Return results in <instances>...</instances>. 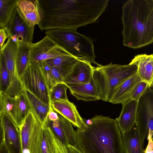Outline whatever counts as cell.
<instances>
[{
	"label": "cell",
	"instance_id": "6da1fadb",
	"mask_svg": "<svg viewBox=\"0 0 153 153\" xmlns=\"http://www.w3.org/2000/svg\"><path fill=\"white\" fill-rule=\"evenodd\" d=\"M44 17L38 25L41 30H76L95 23L104 12L108 0H39Z\"/></svg>",
	"mask_w": 153,
	"mask_h": 153
},
{
	"label": "cell",
	"instance_id": "7a4b0ae2",
	"mask_svg": "<svg viewBox=\"0 0 153 153\" xmlns=\"http://www.w3.org/2000/svg\"><path fill=\"white\" fill-rule=\"evenodd\" d=\"M83 120L86 125L76 131V147L83 153H125L116 119L96 115Z\"/></svg>",
	"mask_w": 153,
	"mask_h": 153
},
{
	"label": "cell",
	"instance_id": "3957f363",
	"mask_svg": "<svg viewBox=\"0 0 153 153\" xmlns=\"http://www.w3.org/2000/svg\"><path fill=\"white\" fill-rule=\"evenodd\" d=\"M123 45L133 49L153 43V0H129L122 7Z\"/></svg>",
	"mask_w": 153,
	"mask_h": 153
},
{
	"label": "cell",
	"instance_id": "277c9868",
	"mask_svg": "<svg viewBox=\"0 0 153 153\" xmlns=\"http://www.w3.org/2000/svg\"><path fill=\"white\" fill-rule=\"evenodd\" d=\"M48 36L72 56L94 64L101 65L95 61L93 41L90 38L78 33L76 30L54 29L45 30Z\"/></svg>",
	"mask_w": 153,
	"mask_h": 153
},
{
	"label": "cell",
	"instance_id": "5b68a950",
	"mask_svg": "<svg viewBox=\"0 0 153 153\" xmlns=\"http://www.w3.org/2000/svg\"><path fill=\"white\" fill-rule=\"evenodd\" d=\"M135 65L113 64L94 67L93 77L97 87L100 100L108 102L114 89L137 73Z\"/></svg>",
	"mask_w": 153,
	"mask_h": 153
},
{
	"label": "cell",
	"instance_id": "8992f818",
	"mask_svg": "<svg viewBox=\"0 0 153 153\" xmlns=\"http://www.w3.org/2000/svg\"><path fill=\"white\" fill-rule=\"evenodd\" d=\"M21 153H42V144L45 126L30 110L19 127Z\"/></svg>",
	"mask_w": 153,
	"mask_h": 153
},
{
	"label": "cell",
	"instance_id": "52a82bcc",
	"mask_svg": "<svg viewBox=\"0 0 153 153\" xmlns=\"http://www.w3.org/2000/svg\"><path fill=\"white\" fill-rule=\"evenodd\" d=\"M20 78L25 88L51 106L50 91L40 69L30 65Z\"/></svg>",
	"mask_w": 153,
	"mask_h": 153
},
{
	"label": "cell",
	"instance_id": "ba28073f",
	"mask_svg": "<svg viewBox=\"0 0 153 153\" xmlns=\"http://www.w3.org/2000/svg\"><path fill=\"white\" fill-rule=\"evenodd\" d=\"M136 124L142 141L153 138V88L150 87L138 101Z\"/></svg>",
	"mask_w": 153,
	"mask_h": 153
},
{
	"label": "cell",
	"instance_id": "9c48e42d",
	"mask_svg": "<svg viewBox=\"0 0 153 153\" xmlns=\"http://www.w3.org/2000/svg\"><path fill=\"white\" fill-rule=\"evenodd\" d=\"M30 45V65L39 68L45 61L57 56L71 55L47 35Z\"/></svg>",
	"mask_w": 153,
	"mask_h": 153
},
{
	"label": "cell",
	"instance_id": "30bf717a",
	"mask_svg": "<svg viewBox=\"0 0 153 153\" xmlns=\"http://www.w3.org/2000/svg\"><path fill=\"white\" fill-rule=\"evenodd\" d=\"M1 143L9 153H21L20 135L18 127L6 113L0 114Z\"/></svg>",
	"mask_w": 153,
	"mask_h": 153
},
{
	"label": "cell",
	"instance_id": "8fae6325",
	"mask_svg": "<svg viewBox=\"0 0 153 153\" xmlns=\"http://www.w3.org/2000/svg\"><path fill=\"white\" fill-rule=\"evenodd\" d=\"M17 49L16 44L10 38H8L0 50V53L4 57L10 76V84L8 90L13 94L20 93L23 88L17 73L16 58Z\"/></svg>",
	"mask_w": 153,
	"mask_h": 153
},
{
	"label": "cell",
	"instance_id": "7c38bea8",
	"mask_svg": "<svg viewBox=\"0 0 153 153\" xmlns=\"http://www.w3.org/2000/svg\"><path fill=\"white\" fill-rule=\"evenodd\" d=\"M4 29L8 36L17 47L32 43L34 27L28 26L15 9L12 18Z\"/></svg>",
	"mask_w": 153,
	"mask_h": 153
},
{
	"label": "cell",
	"instance_id": "4fadbf2b",
	"mask_svg": "<svg viewBox=\"0 0 153 153\" xmlns=\"http://www.w3.org/2000/svg\"><path fill=\"white\" fill-rule=\"evenodd\" d=\"M17 12L29 27L38 25L44 17V13L39 0H18Z\"/></svg>",
	"mask_w": 153,
	"mask_h": 153
},
{
	"label": "cell",
	"instance_id": "5bb4252c",
	"mask_svg": "<svg viewBox=\"0 0 153 153\" xmlns=\"http://www.w3.org/2000/svg\"><path fill=\"white\" fill-rule=\"evenodd\" d=\"M94 67L89 62L79 59L63 82L68 88L89 83L93 77Z\"/></svg>",
	"mask_w": 153,
	"mask_h": 153
},
{
	"label": "cell",
	"instance_id": "9a60e30c",
	"mask_svg": "<svg viewBox=\"0 0 153 153\" xmlns=\"http://www.w3.org/2000/svg\"><path fill=\"white\" fill-rule=\"evenodd\" d=\"M138 104L130 99L122 104L120 114L116 119L121 134L129 131L136 123Z\"/></svg>",
	"mask_w": 153,
	"mask_h": 153
},
{
	"label": "cell",
	"instance_id": "2e32d148",
	"mask_svg": "<svg viewBox=\"0 0 153 153\" xmlns=\"http://www.w3.org/2000/svg\"><path fill=\"white\" fill-rule=\"evenodd\" d=\"M51 106L54 111L77 128H80L86 125L74 104L69 100L53 102L51 103Z\"/></svg>",
	"mask_w": 153,
	"mask_h": 153
},
{
	"label": "cell",
	"instance_id": "e0dca14e",
	"mask_svg": "<svg viewBox=\"0 0 153 153\" xmlns=\"http://www.w3.org/2000/svg\"><path fill=\"white\" fill-rule=\"evenodd\" d=\"M141 81L138 74L136 73L114 89L108 102L114 104H123L131 98L134 88Z\"/></svg>",
	"mask_w": 153,
	"mask_h": 153
},
{
	"label": "cell",
	"instance_id": "ac0fdd59",
	"mask_svg": "<svg viewBox=\"0 0 153 153\" xmlns=\"http://www.w3.org/2000/svg\"><path fill=\"white\" fill-rule=\"evenodd\" d=\"M74 67H51L45 61L39 68L50 91L55 85L63 82L64 79L71 72Z\"/></svg>",
	"mask_w": 153,
	"mask_h": 153
},
{
	"label": "cell",
	"instance_id": "d6986e66",
	"mask_svg": "<svg viewBox=\"0 0 153 153\" xmlns=\"http://www.w3.org/2000/svg\"><path fill=\"white\" fill-rule=\"evenodd\" d=\"M129 63L137 66V73L142 81L150 85L153 81V54L137 55Z\"/></svg>",
	"mask_w": 153,
	"mask_h": 153
},
{
	"label": "cell",
	"instance_id": "ffe728a7",
	"mask_svg": "<svg viewBox=\"0 0 153 153\" xmlns=\"http://www.w3.org/2000/svg\"><path fill=\"white\" fill-rule=\"evenodd\" d=\"M125 153H144L143 143L136 123L128 131L122 134Z\"/></svg>",
	"mask_w": 153,
	"mask_h": 153
},
{
	"label": "cell",
	"instance_id": "44dd1931",
	"mask_svg": "<svg viewBox=\"0 0 153 153\" xmlns=\"http://www.w3.org/2000/svg\"><path fill=\"white\" fill-rule=\"evenodd\" d=\"M71 94L77 100L91 101L100 100L97 87L93 77L87 84L68 88Z\"/></svg>",
	"mask_w": 153,
	"mask_h": 153
},
{
	"label": "cell",
	"instance_id": "7402d4cb",
	"mask_svg": "<svg viewBox=\"0 0 153 153\" xmlns=\"http://www.w3.org/2000/svg\"><path fill=\"white\" fill-rule=\"evenodd\" d=\"M23 92L27 98L31 111L45 126L48 121V114L52 107L45 104L24 88Z\"/></svg>",
	"mask_w": 153,
	"mask_h": 153
},
{
	"label": "cell",
	"instance_id": "603a6c76",
	"mask_svg": "<svg viewBox=\"0 0 153 153\" xmlns=\"http://www.w3.org/2000/svg\"><path fill=\"white\" fill-rule=\"evenodd\" d=\"M18 0H0V27L4 28L11 21Z\"/></svg>",
	"mask_w": 153,
	"mask_h": 153
},
{
	"label": "cell",
	"instance_id": "cb8c5ba5",
	"mask_svg": "<svg viewBox=\"0 0 153 153\" xmlns=\"http://www.w3.org/2000/svg\"><path fill=\"white\" fill-rule=\"evenodd\" d=\"M30 51L29 45H25L18 47L16 66L18 75L19 78L30 65Z\"/></svg>",
	"mask_w": 153,
	"mask_h": 153
},
{
	"label": "cell",
	"instance_id": "d4e9b609",
	"mask_svg": "<svg viewBox=\"0 0 153 153\" xmlns=\"http://www.w3.org/2000/svg\"><path fill=\"white\" fill-rule=\"evenodd\" d=\"M2 113L8 114L16 123V99L0 91V114Z\"/></svg>",
	"mask_w": 153,
	"mask_h": 153
},
{
	"label": "cell",
	"instance_id": "484cf974",
	"mask_svg": "<svg viewBox=\"0 0 153 153\" xmlns=\"http://www.w3.org/2000/svg\"><path fill=\"white\" fill-rule=\"evenodd\" d=\"M30 110L28 101L23 91L16 99V123L18 127L23 123Z\"/></svg>",
	"mask_w": 153,
	"mask_h": 153
},
{
	"label": "cell",
	"instance_id": "4316f807",
	"mask_svg": "<svg viewBox=\"0 0 153 153\" xmlns=\"http://www.w3.org/2000/svg\"><path fill=\"white\" fill-rule=\"evenodd\" d=\"M79 59L71 55L62 56L45 60L51 67H73Z\"/></svg>",
	"mask_w": 153,
	"mask_h": 153
},
{
	"label": "cell",
	"instance_id": "83f0119b",
	"mask_svg": "<svg viewBox=\"0 0 153 153\" xmlns=\"http://www.w3.org/2000/svg\"><path fill=\"white\" fill-rule=\"evenodd\" d=\"M46 125L48 126L51 128L57 139L63 145L67 147L69 144L68 140L59 119L54 121H51L48 120Z\"/></svg>",
	"mask_w": 153,
	"mask_h": 153
},
{
	"label": "cell",
	"instance_id": "f1b7e54d",
	"mask_svg": "<svg viewBox=\"0 0 153 153\" xmlns=\"http://www.w3.org/2000/svg\"><path fill=\"white\" fill-rule=\"evenodd\" d=\"M0 60V91L6 93L10 85V80L5 59L1 53Z\"/></svg>",
	"mask_w": 153,
	"mask_h": 153
},
{
	"label": "cell",
	"instance_id": "f546056e",
	"mask_svg": "<svg viewBox=\"0 0 153 153\" xmlns=\"http://www.w3.org/2000/svg\"><path fill=\"white\" fill-rule=\"evenodd\" d=\"M59 120L61 123L65 132L68 140L69 144L76 147L77 138L76 131L73 127V125L67 120L58 113Z\"/></svg>",
	"mask_w": 153,
	"mask_h": 153
},
{
	"label": "cell",
	"instance_id": "4dcf8cb0",
	"mask_svg": "<svg viewBox=\"0 0 153 153\" xmlns=\"http://www.w3.org/2000/svg\"><path fill=\"white\" fill-rule=\"evenodd\" d=\"M68 88V87L63 82L54 86L50 91L51 103L57 101L68 100L66 93Z\"/></svg>",
	"mask_w": 153,
	"mask_h": 153
},
{
	"label": "cell",
	"instance_id": "1f68e13d",
	"mask_svg": "<svg viewBox=\"0 0 153 153\" xmlns=\"http://www.w3.org/2000/svg\"><path fill=\"white\" fill-rule=\"evenodd\" d=\"M150 87V85L147 82L141 81L134 88L130 99L138 102L141 97Z\"/></svg>",
	"mask_w": 153,
	"mask_h": 153
},
{
	"label": "cell",
	"instance_id": "d6a6232c",
	"mask_svg": "<svg viewBox=\"0 0 153 153\" xmlns=\"http://www.w3.org/2000/svg\"><path fill=\"white\" fill-rule=\"evenodd\" d=\"M8 36L5 29L2 28H0V50L4 45V42Z\"/></svg>",
	"mask_w": 153,
	"mask_h": 153
},
{
	"label": "cell",
	"instance_id": "836d02e7",
	"mask_svg": "<svg viewBox=\"0 0 153 153\" xmlns=\"http://www.w3.org/2000/svg\"><path fill=\"white\" fill-rule=\"evenodd\" d=\"M48 119L51 121H56L59 119L58 113L54 111L52 107L48 114Z\"/></svg>",
	"mask_w": 153,
	"mask_h": 153
},
{
	"label": "cell",
	"instance_id": "e575fe53",
	"mask_svg": "<svg viewBox=\"0 0 153 153\" xmlns=\"http://www.w3.org/2000/svg\"><path fill=\"white\" fill-rule=\"evenodd\" d=\"M54 149L53 153H63L60 147L59 140L55 135L54 137Z\"/></svg>",
	"mask_w": 153,
	"mask_h": 153
},
{
	"label": "cell",
	"instance_id": "d590c367",
	"mask_svg": "<svg viewBox=\"0 0 153 153\" xmlns=\"http://www.w3.org/2000/svg\"><path fill=\"white\" fill-rule=\"evenodd\" d=\"M148 143L146 148L144 150V153H153V138H150L148 140Z\"/></svg>",
	"mask_w": 153,
	"mask_h": 153
},
{
	"label": "cell",
	"instance_id": "8d00e7d4",
	"mask_svg": "<svg viewBox=\"0 0 153 153\" xmlns=\"http://www.w3.org/2000/svg\"><path fill=\"white\" fill-rule=\"evenodd\" d=\"M67 147L73 153H83L76 147L71 146L70 144H69Z\"/></svg>",
	"mask_w": 153,
	"mask_h": 153
},
{
	"label": "cell",
	"instance_id": "74e56055",
	"mask_svg": "<svg viewBox=\"0 0 153 153\" xmlns=\"http://www.w3.org/2000/svg\"><path fill=\"white\" fill-rule=\"evenodd\" d=\"M59 145L63 153H68L67 147L63 145L59 141Z\"/></svg>",
	"mask_w": 153,
	"mask_h": 153
},
{
	"label": "cell",
	"instance_id": "f35d334b",
	"mask_svg": "<svg viewBox=\"0 0 153 153\" xmlns=\"http://www.w3.org/2000/svg\"><path fill=\"white\" fill-rule=\"evenodd\" d=\"M0 153H9L4 146L2 144H0Z\"/></svg>",
	"mask_w": 153,
	"mask_h": 153
},
{
	"label": "cell",
	"instance_id": "ab89813d",
	"mask_svg": "<svg viewBox=\"0 0 153 153\" xmlns=\"http://www.w3.org/2000/svg\"><path fill=\"white\" fill-rule=\"evenodd\" d=\"M67 148L68 149V153H73V152H72V151L68 148Z\"/></svg>",
	"mask_w": 153,
	"mask_h": 153
},
{
	"label": "cell",
	"instance_id": "60d3db41",
	"mask_svg": "<svg viewBox=\"0 0 153 153\" xmlns=\"http://www.w3.org/2000/svg\"><path fill=\"white\" fill-rule=\"evenodd\" d=\"M150 87L153 88V81L151 84L150 85Z\"/></svg>",
	"mask_w": 153,
	"mask_h": 153
}]
</instances>
